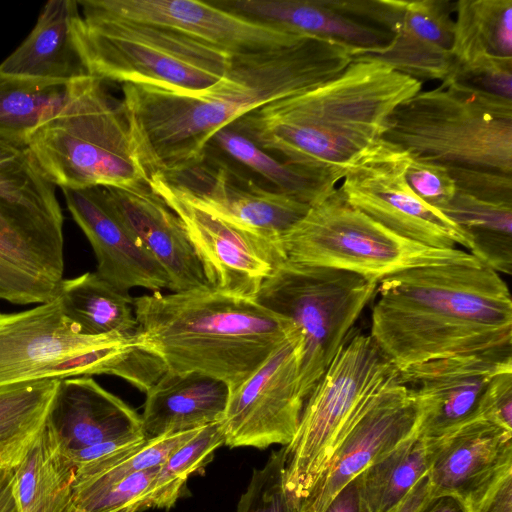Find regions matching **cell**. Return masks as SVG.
<instances>
[{"label": "cell", "instance_id": "cell-39", "mask_svg": "<svg viewBox=\"0 0 512 512\" xmlns=\"http://www.w3.org/2000/svg\"><path fill=\"white\" fill-rule=\"evenodd\" d=\"M160 466L135 472L108 488L73 501L72 512H114L137 503L143 505Z\"/></svg>", "mask_w": 512, "mask_h": 512}, {"label": "cell", "instance_id": "cell-45", "mask_svg": "<svg viewBox=\"0 0 512 512\" xmlns=\"http://www.w3.org/2000/svg\"><path fill=\"white\" fill-rule=\"evenodd\" d=\"M17 466L0 469V512H20L15 493Z\"/></svg>", "mask_w": 512, "mask_h": 512}, {"label": "cell", "instance_id": "cell-36", "mask_svg": "<svg viewBox=\"0 0 512 512\" xmlns=\"http://www.w3.org/2000/svg\"><path fill=\"white\" fill-rule=\"evenodd\" d=\"M65 87L0 74V138L27 145L32 131L62 99Z\"/></svg>", "mask_w": 512, "mask_h": 512}, {"label": "cell", "instance_id": "cell-7", "mask_svg": "<svg viewBox=\"0 0 512 512\" xmlns=\"http://www.w3.org/2000/svg\"><path fill=\"white\" fill-rule=\"evenodd\" d=\"M75 43L87 72L100 80L147 85L181 93L220 80L234 55L176 31L134 21L77 1ZM78 7V8H79Z\"/></svg>", "mask_w": 512, "mask_h": 512}, {"label": "cell", "instance_id": "cell-28", "mask_svg": "<svg viewBox=\"0 0 512 512\" xmlns=\"http://www.w3.org/2000/svg\"><path fill=\"white\" fill-rule=\"evenodd\" d=\"M75 467L44 426L16 468L20 512H72Z\"/></svg>", "mask_w": 512, "mask_h": 512}, {"label": "cell", "instance_id": "cell-47", "mask_svg": "<svg viewBox=\"0 0 512 512\" xmlns=\"http://www.w3.org/2000/svg\"><path fill=\"white\" fill-rule=\"evenodd\" d=\"M417 512H467L462 502L454 496L428 497Z\"/></svg>", "mask_w": 512, "mask_h": 512}, {"label": "cell", "instance_id": "cell-24", "mask_svg": "<svg viewBox=\"0 0 512 512\" xmlns=\"http://www.w3.org/2000/svg\"><path fill=\"white\" fill-rule=\"evenodd\" d=\"M437 441L426 475L430 497L449 495L462 502L512 460V431L483 418Z\"/></svg>", "mask_w": 512, "mask_h": 512}, {"label": "cell", "instance_id": "cell-5", "mask_svg": "<svg viewBox=\"0 0 512 512\" xmlns=\"http://www.w3.org/2000/svg\"><path fill=\"white\" fill-rule=\"evenodd\" d=\"M27 146L43 175L61 189L147 183L124 102L112 98L102 80L91 75L65 87L62 99L32 131Z\"/></svg>", "mask_w": 512, "mask_h": 512}, {"label": "cell", "instance_id": "cell-42", "mask_svg": "<svg viewBox=\"0 0 512 512\" xmlns=\"http://www.w3.org/2000/svg\"><path fill=\"white\" fill-rule=\"evenodd\" d=\"M462 504L467 512H512V460L504 463Z\"/></svg>", "mask_w": 512, "mask_h": 512}, {"label": "cell", "instance_id": "cell-10", "mask_svg": "<svg viewBox=\"0 0 512 512\" xmlns=\"http://www.w3.org/2000/svg\"><path fill=\"white\" fill-rule=\"evenodd\" d=\"M370 335L352 333L308 396L296 434L284 446L285 483L300 500L374 395L397 374Z\"/></svg>", "mask_w": 512, "mask_h": 512}, {"label": "cell", "instance_id": "cell-25", "mask_svg": "<svg viewBox=\"0 0 512 512\" xmlns=\"http://www.w3.org/2000/svg\"><path fill=\"white\" fill-rule=\"evenodd\" d=\"M78 13L76 0L48 1L33 30L0 64V74L59 87L90 75L74 38V21Z\"/></svg>", "mask_w": 512, "mask_h": 512}, {"label": "cell", "instance_id": "cell-9", "mask_svg": "<svg viewBox=\"0 0 512 512\" xmlns=\"http://www.w3.org/2000/svg\"><path fill=\"white\" fill-rule=\"evenodd\" d=\"M286 259L348 271L378 283L396 273L450 263L480 264L464 250L403 238L350 206L338 189L279 238Z\"/></svg>", "mask_w": 512, "mask_h": 512}, {"label": "cell", "instance_id": "cell-33", "mask_svg": "<svg viewBox=\"0 0 512 512\" xmlns=\"http://www.w3.org/2000/svg\"><path fill=\"white\" fill-rule=\"evenodd\" d=\"M454 13L455 63L512 58V0H459Z\"/></svg>", "mask_w": 512, "mask_h": 512}, {"label": "cell", "instance_id": "cell-18", "mask_svg": "<svg viewBox=\"0 0 512 512\" xmlns=\"http://www.w3.org/2000/svg\"><path fill=\"white\" fill-rule=\"evenodd\" d=\"M130 20L164 27L231 55L257 53L297 44L306 36L193 0H96Z\"/></svg>", "mask_w": 512, "mask_h": 512}, {"label": "cell", "instance_id": "cell-26", "mask_svg": "<svg viewBox=\"0 0 512 512\" xmlns=\"http://www.w3.org/2000/svg\"><path fill=\"white\" fill-rule=\"evenodd\" d=\"M229 396V387L212 377L166 371L146 392L143 434L155 438L221 422Z\"/></svg>", "mask_w": 512, "mask_h": 512}, {"label": "cell", "instance_id": "cell-12", "mask_svg": "<svg viewBox=\"0 0 512 512\" xmlns=\"http://www.w3.org/2000/svg\"><path fill=\"white\" fill-rule=\"evenodd\" d=\"M147 183L179 217L210 287L256 299L264 280L286 259L275 243L214 213L159 172Z\"/></svg>", "mask_w": 512, "mask_h": 512}, {"label": "cell", "instance_id": "cell-40", "mask_svg": "<svg viewBox=\"0 0 512 512\" xmlns=\"http://www.w3.org/2000/svg\"><path fill=\"white\" fill-rule=\"evenodd\" d=\"M404 152V176L408 185L424 202L441 211L457 192L447 168Z\"/></svg>", "mask_w": 512, "mask_h": 512}, {"label": "cell", "instance_id": "cell-15", "mask_svg": "<svg viewBox=\"0 0 512 512\" xmlns=\"http://www.w3.org/2000/svg\"><path fill=\"white\" fill-rule=\"evenodd\" d=\"M303 347L298 329L230 394L220 422L224 445L265 449L292 441L307 400L301 385Z\"/></svg>", "mask_w": 512, "mask_h": 512}, {"label": "cell", "instance_id": "cell-2", "mask_svg": "<svg viewBox=\"0 0 512 512\" xmlns=\"http://www.w3.org/2000/svg\"><path fill=\"white\" fill-rule=\"evenodd\" d=\"M370 336L397 369L512 349V298L501 274L480 264L408 269L378 282Z\"/></svg>", "mask_w": 512, "mask_h": 512}, {"label": "cell", "instance_id": "cell-14", "mask_svg": "<svg viewBox=\"0 0 512 512\" xmlns=\"http://www.w3.org/2000/svg\"><path fill=\"white\" fill-rule=\"evenodd\" d=\"M404 158L403 150L382 140L345 173L337 189L350 206L403 238L438 249L459 244L470 250L467 234L410 188Z\"/></svg>", "mask_w": 512, "mask_h": 512}, {"label": "cell", "instance_id": "cell-17", "mask_svg": "<svg viewBox=\"0 0 512 512\" xmlns=\"http://www.w3.org/2000/svg\"><path fill=\"white\" fill-rule=\"evenodd\" d=\"M419 418L417 397L397 372L339 443L322 475L301 500L302 512H324L338 492L366 467L414 434Z\"/></svg>", "mask_w": 512, "mask_h": 512}, {"label": "cell", "instance_id": "cell-46", "mask_svg": "<svg viewBox=\"0 0 512 512\" xmlns=\"http://www.w3.org/2000/svg\"><path fill=\"white\" fill-rule=\"evenodd\" d=\"M429 497L427 477H423L410 492L388 512H417Z\"/></svg>", "mask_w": 512, "mask_h": 512}, {"label": "cell", "instance_id": "cell-48", "mask_svg": "<svg viewBox=\"0 0 512 512\" xmlns=\"http://www.w3.org/2000/svg\"><path fill=\"white\" fill-rule=\"evenodd\" d=\"M143 510H144V508H143L142 503H137V504L125 507L123 509H120L118 511H114V512H139V511H143Z\"/></svg>", "mask_w": 512, "mask_h": 512}, {"label": "cell", "instance_id": "cell-21", "mask_svg": "<svg viewBox=\"0 0 512 512\" xmlns=\"http://www.w3.org/2000/svg\"><path fill=\"white\" fill-rule=\"evenodd\" d=\"M55 186L26 144L0 138V230L64 253V217Z\"/></svg>", "mask_w": 512, "mask_h": 512}, {"label": "cell", "instance_id": "cell-35", "mask_svg": "<svg viewBox=\"0 0 512 512\" xmlns=\"http://www.w3.org/2000/svg\"><path fill=\"white\" fill-rule=\"evenodd\" d=\"M224 445L220 422L202 427L191 439L174 450L152 482L144 508H171L180 497L190 475L204 468L216 449Z\"/></svg>", "mask_w": 512, "mask_h": 512}, {"label": "cell", "instance_id": "cell-4", "mask_svg": "<svg viewBox=\"0 0 512 512\" xmlns=\"http://www.w3.org/2000/svg\"><path fill=\"white\" fill-rule=\"evenodd\" d=\"M140 345L167 371L200 373L230 394L299 328L255 299L209 285L133 298Z\"/></svg>", "mask_w": 512, "mask_h": 512}, {"label": "cell", "instance_id": "cell-20", "mask_svg": "<svg viewBox=\"0 0 512 512\" xmlns=\"http://www.w3.org/2000/svg\"><path fill=\"white\" fill-rule=\"evenodd\" d=\"M161 174L214 213L278 246L279 238L310 208L287 194L238 178L223 165L210 167L203 161L179 172Z\"/></svg>", "mask_w": 512, "mask_h": 512}, {"label": "cell", "instance_id": "cell-13", "mask_svg": "<svg viewBox=\"0 0 512 512\" xmlns=\"http://www.w3.org/2000/svg\"><path fill=\"white\" fill-rule=\"evenodd\" d=\"M340 12L392 35L374 49H351L353 59L380 61L419 81H444L455 60V2L450 0H330Z\"/></svg>", "mask_w": 512, "mask_h": 512}, {"label": "cell", "instance_id": "cell-22", "mask_svg": "<svg viewBox=\"0 0 512 512\" xmlns=\"http://www.w3.org/2000/svg\"><path fill=\"white\" fill-rule=\"evenodd\" d=\"M45 426L64 452L146 438L141 415L92 376L60 380Z\"/></svg>", "mask_w": 512, "mask_h": 512}, {"label": "cell", "instance_id": "cell-34", "mask_svg": "<svg viewBox=\"0 0 512 512\" xmlns=\"http://www.w3.org/2000/svg\"><path fill=\"white\" fill-rule=\"evenodd\" d=\"M232 158L276 186V190L314 206L332 195L340 180L327 173L302 169L281 162L232 128L225 127L213 137Z\"/></svg>", "mask_w": 512, "mask_h": 512}, {"label": "cell", "instance_id": "cell-32", "mask_svg": "<svg viewBox=\"0 0 512 512\" xmlns=\"http://www.w3.org/2000/svg\"><path fill=\"white\" fill-rule=\"evenodd\" d=\"M60 380L0 389V469L19 465L45 426Z\"/></svg>", "mask_w": 512, "mask_h": 512}, {"label": "cell", "instance_id": "cell-1", "mask_svg": "<svg viewBox=\"0 0 512 512\" xmlns=\"http://www.w3.org/2000/svg\"><path fill=\"white\" fill-rule=\"evenodd\" d=\"M352 61L349 46L308 35L289 47L234 55L220 80L195 93L124 84L122 101L147 175L203 162L219 130L259 107L333 79Z\"/></svg>", "mask_w": 512, "mask_h": 512}, {"label": "cell", "instance_id": "cell-11", "mask_svg": "<svg viewBox=\"0 0 512 512\" xmlns=\"http://www.w3.org/2000/svg\"><path fill=\"white\" fill-rule=\"evenodd\" d=\"M377 285L348 271L288 259L262 283L255 300L291 320L303 334L301 385L306 398L353 333Z\"/></svg>", "mask_w": 512, "mask_h": 512}, {"label": "cell", "instance_id": "cell-19", "mask_svg": "<svg viewBox=\"0 0 512 512\" xmlns=\"http://www.w3.org/2000/svg\"><path fill=\"white\" fill-rule=\"evenodd\" d=\"M61 190L69 212L94 251L95 273L100 278L124 294L137 287L171 291L166 271L119 218L103 187Z\"/></svg>", "mask_w": 512, "mask_h": 512}, {"label": "cell", "instance_id": "cell-3", "mask_svg": "<svg viewBox=\"0 0 512 512\" xmlns=\"http://www.w3.org/2000/svg\"><path fill=\"white\" fill-rule=\"evenodd\" d=\"M422 82L372 59H353L333 79L273 101L229 127L283 162L340 181L382 142L388 120Z\"/></svg>", "mask_w": 512, "mask_h": 512}, {"label": "cell", "instance_id": "cell-6", "mask_svg": "<svg viewBox=\"0 0 512 512\" xmlns=\"http://www.w3.org/2000/svg\"><path fill=\"white\" fill-rule=\"evenodd\" d=\"M166 371L136 333H82L58 296L30 309L0 313V389L107 374L146 393Z\"/></svg>", "mask_w": 512, "mask_h": 512}, {"label": "cell", "instance_id": "cell-29", "mask_svg": "<svg viewBox=\"0 0 512 512\" xmlns=\"http://www.w3.org/2000/svg\"><path fill=\"white\" fill-rule=\"evenodd\" d=\"M437 445L416 431L356 476L363 512L396 506L427 475Z\"/></svg>", "mask_w": 512, "mask_h": 512}, {"label": "cell", "instance_id": "cell-31", "mask_svg": "<svg viewBox=\"0 0 512 512\" xmlns=\"http://www.w3.org/2000/svg\"><path fill=\"white\" fill-rule=\"evenodd\" d=\"M441 212L470 239V254L499 274L512 273V204L457 191Z\"/></svg>", "mask_w": 512, "mask_h": 512}, {"label": "cell", "instance_id": "cell-37", "mask_svg": "<svg viewBox=\"0 0 512 512\" xmlns=\"http://www.w3.org/2000/svg\"><path fill=\"white\" fill-rule=\"evenodd\" d=\"M285 448L273 451L262 468L253 470L236 512H302L301 500L285 483Z\"/></svg>", "mask_w": 512, "mask_h": 512}, {"label": "cell", "instance_id": "cell-41", "mask_svg": "<svg viewBox=\"0 0 512 512\" xmlns=\"http://www.w3.org/2000/svg\"><path fill=\"white\" fill-rule=\"evenodd\" d=\"M447 170L457 191L484 201L512 204V175L480 169Z\"/></svg>", "mask_w": 512, "mask_h": 512}, {"label": "cell", "instance_id": "cell-8", "mask_svg": "<svg viewBox=\"0 0 512 512\" xmlns=\"http://www.w3.org/2000/svg\"><path fill=\"white\" fill-rule=\"evenodd\" d=\"M382 140L446 168L512 175V101L442 83L402 102Z\"/></svg>", "mask_w": 512, "mask_h": 512}, {"label": "cell", "instance_id": "cell-38", "mask_svg": "<svg viewBox=\"0 0 512 512\" xmlns=\"http://www.w3.org/2000/svg\"><path fill=\"white\" fill-rule=\"evenodd\" d=\"M442 83H454L512 101V58L485 57L455 63L452 72Z\"/></svg>", "mask_w": 512, "mask_h": 512}, {"label": "cell", "instance_id": "cell-16", "mask_svg": "<svg viewBox=\"0 0 512 512\" xmlns=\"http://www.w3.org/2000/svg\"><path fill=\"white\" fill-rule=\"evenodd\" d=\"M512 368V349L455 355L398 370L418 400L417 433L441 440L480 417L483 396L499 372Z\"/></svg>", "mask_w": 512, "mask_h": 512}, {"label": "cell", "instance_id": "cell-43", "mask_svg": "<svg viewBox=\"0 0 512 512\" xmlns=\"http://www.w3.org/2000/svg\"><path fill=\"white\" fill-rule=\"evenodd\" d=\"M480 417L512 431V368L491 380L482 399Z\"/></svg>", "mask_w": 512, "mask_h": 512}, {"label": "cell", "instance_id": "cell-27", "mask_svg": "<svg viewBox=\"0 0 512 512\" xmlns=\"http://www.w3.org/2000/svg\"><path fill=\"white\" fill-rule=\"evenodd\" d=\"M211 3L251 20L331 39L352 49L379 48L392 38L389 32L340 12L330 0H223Z\"/></svg>", "mask_w": 512, "mask_h": 512}, {"label": "cell", "instance_id": "cell-30", "mask_svg": "<svg viewBox=\"0 0 512 512\" xmlns=\"http://www.w3.org/2000/svg\"><path fill=\"white\" fill-rule=\"evenodd\" d=\"M57 296L66 316L84 334L137 332L133 298L115 289L95 272L64 278Z\"/></svg>", "mask_w": 512, "mask_h": 512}, {"label": "cell", "instance_id": "cell-23", "mask_svg": "<svg viewBox=\"0 0 512 512\" xmlns=\"http://www.w3.org/2000/svg\"><path fill=\"white\" fill-rule=\"evenodd\" d=\"M103 190L122 222L166 271L171 292L208 285L182 222L148 183Z\"/></svg>", "mask_w": 512, "mask_h": 512}, {"label": "cell", "instance_id": "cell-44", "mask_svg": "<svg viewBox=\"0 0 512 512\" xmlns=\"http://www.w3.org/2000/svg\"><path fill=\"white\" fill-rule=\"evenodd\" d=\"M324 512H363L355 479L338 492Z\"/></svg>", "mask_w": 512, "mask_h": 512}]
</instances>
